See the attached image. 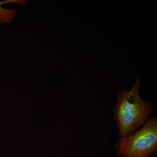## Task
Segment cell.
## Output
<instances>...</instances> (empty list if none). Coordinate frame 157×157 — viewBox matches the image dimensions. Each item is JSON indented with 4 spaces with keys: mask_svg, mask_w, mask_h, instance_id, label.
I'll return each mask as SVG.
<instances>
[{
    "mask_svg": "<svg viewBox=\"0 0 157 157\" xmlns=\"http://www.w3.org/2000/svg\"><path fill=\"white\" fill-rule=\"evenodd\" d=\"M140 79L137 78L131 91L123 90L117 94L113 118L120 137L132 135L144 124L152 112L151 102L144 101L140 98Z\"/></svg>",
    "mask_w": 157,
    "mask_h": 157,
    "instance_id": "6da1fadb",
    "label": "cell"
},
{
    "mask_svg": "<svg viewBox=\"0 0 157 157\" xmlns=\"http://www.w3.org/2000/svg\"><path fill=\"white\" fill-rule=\"evenodd\" d=\"M115 147L120 157H150L157 151V118L153 116L134 135L120 137Z\"/></svg>",
    "mask_w": 157,
    "mask_h": 157,
    "instance_id": "7a4b0ae2",
    "label": "cell"
},
{
    "mask_svg": "<svg viewBox=\"0 0 157 157\" xmlns=\"http://www.w3.org/2000/svg\"><path fill=\"white\" fill-rule=\"evenodd\" d=\"M25 1L23 0H6L0 2V24H9L13 22L16 15V10L15 9H6L3 7L5 4H17L24 5Z\"/></svg>",
    "mask_w": 157,
    "mask_h": 157,
    "instance_id": "3957f363",
    "label": "cell"
}]
</instances>
